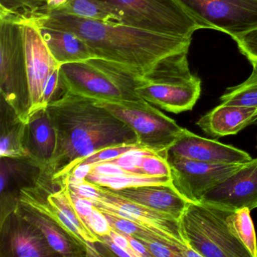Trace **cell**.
Returning a JSON list of instances; mask_svg holds the SVG:
<instances>
[{
	"label": "cell",
	"instance_id": "6da1fadb",
	"mask_svg": "<svg viewBox=\"0 0 257 257\" xmlns=\"http://www.w3.org/2000/svg\"><path fill=\"white\" fill-rule=\"evenodd\" d=\"M46 110L55 132L56 144L43 172L54 185L96 152L115 146L139 144L135 131L95 99L66 90L47 105Z\"/></svg>",
	"mask_w": 257,
	"mask_h": 257
},
{
	"label": "cell",
	"instance_id": "7a4b0ae2",
	"mask_svg": "<svg viewBox=\"0 0 257 257\" xmlns=\"http://www.w3.org/2000/svg\"><path fill=\"white\" fill-rule=\"evenodd\" d=\"M40 26L70 31L83 39L97 58L118 63L141 76L165 57L189 52L192 37L147 31L124 24L100 22L58 12L31 16Z\"/></svg>",
	"mask_w": 257,
	"mask_h": 257
},
{
	"label": "cell",
	"instance_id": "3957f363",
	"mask_svg": "<svg viewBox=\"0 0 257 257\" xmlns=\"http://www.w3.org/2000/svg\"><path fill=\"white\" fill-rule=\"evenodd\" d=\"M187 55L180 52L159 61L141 78L138 95L173 113L192 110L201 95V81L191 73Z\"/></svg>",
	"mask_w": 257,
	"mask_h": 257
},
{
	"label": "cell",
	"instance_id": "277c9868",
	"mask_svg": "<svg viewBox=\"0 0 257 257\" xmlns=\"http://www.w3.org/2000/svg\"><path fill=\"white\" fill-rule=\"evenodd\" d=\"M232 210L213 204L189 202L180 218L185 240L200 257H251L230 231Z\"/></svg>",
	"mask_w": 257,
	"mask_h": 257
},
{
	"label": "cell",
	"instance_id": "5b68a950",
	"mask_svg": "<svg viewBox=\"0 0 257 257\" xmlns=\"http://www.w3.org/2000/svg\"><path fill=\"white\" fill-rule=\"evenodd\" d=\"M23 19L22 14L0 11V94L27 121L30 96Z\"/></svg>",
	"mask_w": 257,
	"mask_h": 257
},
{
	"label": "cell",
	"instance_id": "8992f818",
	"mask_svg": "<svg viewBox=\"0 0 257 257\" xmlns=\"http://www.w3.org/2000/svg\"><path fill=\"white\" fill-rule=\"evenodd\" d=\"M96 101L130 126L143 148L166 159L171 147L187 130L144 99L136 101Z\"/></svg>",
	"mask_w": 257,
	"mask_h": 257
},
{
	"label": "cell",
	"instance_id": "52a82bcc",
	"mask_svg": "<svg viewBox=\"0 0 257 257\" xmlns=\"http://www.w3.org/2000/svg\"><path fill=\"white\" fill-rule=\"evenodd\" d=\"M124 14V25L178 37H192L204 26L177 0H105Z\"/></svg>",
	"mask_w": 257,
	"mask_h": 257
},
{
	"label": "cell",
	"instance_id": "ba28073f",
	"mask_svg": "<svg viewBox=\"0 0 257 257\" xmlns=\"http://www.w3.org/2000/svg\"><path fill=\"white\" fill-rule=\"evenodd\" d=\"M204 29H213L234 40L257 29V0H177Z\"/></svg>",
	"mask_w": 257,
	"mask_h": 257
},
{
	"label": "cell",
	"instance_id": "9c48e42d",
	"mask_svg": "<svg viewBox=\"0 0 257 257\" xmlns=\"http://www.w3.org/2000/svg\"><path fill=\"white\" fill-rule=\"evenodd\" d=\"M167 161L171 168L173 185L189 202L201 201L209 189L238 171L246 163H206L169 153Z\"/></svg>",
	"mask_w": 257,
	"mask_h": 257
},
{
	"label": "cell",
	"instance_id": "30bf717a",
	"mask_svg": "<svg viewBox=\"0 0 257 257\" xmlns=\"http://www.w3.org/2000/svg\"><path fill=\"white\" fill-rule=\"evenodd\" d=\"M64 88L73 94L104 101H136L141 97L121 88L104 70L88 60L60 66Z\"/></svg>",
	"mask_w": 257,
	"mask_h": 257
},
{
	"label": "cell",
	"instance_id": "8fae6325",
	"mask_svg": "<svg viewBox=\"0 0 257 257\" xmlns=\"http://www.w3.org/2000/svg\"><path fill=\"white\" fill-rule=\"evenodd\" d=\"M23 30L29 84V118L30 115L43 109L42 103L46 83L60 65L49 52L34 19L25 15Z\"/></svg>",
	"mask_w": 257,
	"mask_h": 257
},
{
	"label": "cell",
	"instance_id": "7c38bea8",
	"mask_svg": "<svg viewBox=\"0 0 257 257\" xmlns=\"http://www.w3.org/2000/svg\"><path fill=\"white\" fill-rule=\"evenodd\" d=\"M95 186L99 196L88 200L100 211L135 221L187 243L183 237L179 219L167 213L128 201L114 193L109 188L97 184Z\"/></svg>",
	"mask_w": 257,
	"mask_h": 257
},
{
	"label": "cell",
	"instance_id": "4fadbf2b",
	"mask_svg": "<svg viewBox=\"0 0 257 257\" xmlns=\"http://www.w3.org/2000/svg\"><path fill=\"white\" fill-rule=\"evenodd\" d=\"M0 232L1 257L60 256L40 228L17 212L0 224Z\"/></svg>",
	"mask_w": 257,
	"mask_h": 257
},
{
	"label": "cell",
	"instance_id": "5bb4252c",
	"mask_svg": "<svg viewBox=\"0 0 257 257\" xmlns=\"http://www.w3.org/2000/svg\"><path fill=\"white\" fill-rule=\"evenodd\" d=\"M201 202L228 210L257 207V159L246 162L243 167L216 186L201 198Z\"/></svg>",
	"mask_w": 257,
	"mask_h": 257
},
{
	"label": "cell",
	"instance_id": "9a60e30c",
	"mask_svg": "<svg viewBox=\"0 0 257 257\" xmlns=\"http://www.w3.org/2000/svg\"><path fill=\"white\" fill-rule=\"evenodd\" d=\"M43 169L30 158L1 157L0 224L19 208L21 191L37 186Z\"/></svg>",
	"mask_w": 257,
	"mask_h": 257
},
{
	"label": "cell",
	"instance_id": "2e32d148",
	"mask_svg": "<svg viewBox=\"0 0 257 257\" xmlns=\"http://www.w3.org/2000/svg\"><path fill=\"white\" fill-rule=\"evenodd\" d=\"M168 153L210 164L245 163L252 160L249 153L216 140L202 138L186 130Z\"/></svg>",
	"mask_w": 257,
	"mask_h": 257
},
{
	"label": "cell",
	"instance_id": "e0dca14e",
	"mask_svg": "<svg viewBox=\"0 0 257 257\" xmlns=\"http://www.w3.org/2000/svg\"><path fill=\"white\" fill-rule=\"evenodd\" d=\"M111 190L132 202L171 215L180 219L188 201L172 183L147 185Z\"/></svg>",
	"mask_w": 257,
	"mask_h": 257
},
{
	"label": "cell",
	"instance_id": "ac0fdd59",
	"mask_svg": "<svg viewBox=\"0 0 257 257\" xmlns=\"http://www.w3.org/2000/svg\"><path fill=\"white\" fill-rule=\"evenodd\" d=\"M257 121V107L220 103L196 122L204 134L215 138L237 135Z\"/></svg>",
	"mask_w": 257,
	"mask_h": 257
},
{
	"label": "cell",
	"instance_id": "d6986e66",
	"mask_svg": "<svg viewBox=\"0 0 257 257\" xmlns=\"http://www.w3.org/2000/svg\"><path fill=\"white\" fill-rule=\"evenodd\" d=\"M16 212L40 228L52 249L60 256H87L86 246L77 241L50 218L21 202Z\"/></svg>",
	"mask_w": 257,
	"mask_h": 257
},
{
	"label": "cell",
	"instance_id": "ffe728a7",
	"mask_svg": "<svg viewBox=\"0 0 257 257\" xmlns=\"http://www.w3.org/2000/svg\"><path fill=\"white\" fill-rule=\"evenodd\" d=\"M37 26L49 52L60 66L97 58L88 43L76 34L63 30Z\"/></svg>",
	"mask_w": 257,
	"mask_h": 257
},
{
	"label": "cell",
	"instance_id": "44dd1931",
	"mask_svg": "<svg viewBox=\"0 0 257 257\" xmlns=\"http://www.w3.org/2000/svg\"><path fill=\"white\" fill-rule=\"evenodd\" d=\"M56 135L46 108L30 115L27 121L26 147L29 157L42 169L53 156Z\"/></svg>",
	"mask_w": 257,
	"mask_h": 257
},
{
	"label": "cell",
	"instance_id": "7402d4cb",
	"mask_svg": "<svg viewBox=\"0 0 257 257\" xmlns=\"http://www.w3.org/2000/svg\"><path fill=\"white\" fill-rule=\"evenodd\" d=\"M0 156L30 158L26 147L27 121L1 97Z\"/></svg>",
	"mask_w": 257,
	"mask_h": 257
},
{
	"label": "cell",
	"instance_id": "603a6c76",
	"mask_svg": "<svg viewBox=\"0 0 257 257\" xmlns=\"http://www.w3.org/2000/svg\"><path fill=\"white\" fill-rule=\"evenodd\" d=\"M54 12L91 20L124 24L122 12L105 0H67L59 10Z\"/></svg>",
	"mask_w": 257,
	"mask_h": 257
},
{
	"label": "cell",
	"instance_id": "cb8c5ba5",
	"mask_svg": "<svg viewBox=\"0 0 257 257\" xmlns=\"http://www.w3.org/2000/svg\"><path fill=\"white\" fill-rule=\"evenodd\" d=\"M59 189L52 191L48 194V199L55 204L79 230L82 238L88 243L102 242L98 236L93 232L76 210L72 198L70 186L66 177H62L58 182Z\"/></svg>",
	"mask_w": 257,
	"mask_h": 257
},
{
	"label": "cell",
	"instance_id": "d4e9b609",
	"mask_svg": "<svg viewBox=\"0 0 257 257\" xmlns=\"http://www.w3.org/2000/svg\"><path fill=\"white\" fill-rule=\"evenodd\" d=\"M85 180L98 186H104L114 190L135 187V186H147V185L172 183L171 177H151V176L137 175V174L107 176L91 172L87 176Z\"/></svg>",
	"mask_w": 257,
	"mask_h": 257
},
{
	"label": "cell",
	"instance_id": "484cf974",
	"mask_svg": "<svg viewBox=\"0 0 257 257\" xmlns=\"http://www.w3.org/2000/svg\"><path fill=\"white\" fill-rule=\"evenodd\" d=\"M249 208L234 210L227 218L228 227L234 237L245 246L251 257H257V240Z\"/></svg>",
	"mask_w": 257,
	"mask_h": 257
},
{
	"label": "cell",
	"instance_id": "4316f807",
	"mask_svg": "<svg viewBox=\"0 0 257 257\" xmlns=\"http://www.w3.org/2000/svg\"><path fill=\"white\" fill-rule=\"evenodd\" d=\"M252 72L240 85L230 87L221 96V103L257 107V62L251 63Z\"/></svg>",
	"mask_w": 257,
	"mask_h": 257
},
{
	"label": "cell",
	"instance_id": "83f0119b",
	"mask_svg": "<svg viewBox=\"0 0 257 257\" xmlns=\"http://www.w3.org/2000/svg\"><path fill=\"white\" fill-rule=\"evenodd\" d=\"M47 0H0V11L31 16L40 13Z\"/></svg>",
	"mask_w": 257,
	"mask_h": 257
},
{
	"label": "cell",
	"instance_id": "f1b7e54d",
	"mask_svg": "<svg viewBox=\"0 0 257 257\" xmlns=\"http://www.w3.org/2000/svg\"><path fill=\"white\" fill-rule=\"evenodd\" d=\"M141 171L142 175L171 177V168L167 159L155 153L144 156Z\"/></svg>",
	"mask_w": 257,
	"mask_h": 257
},
{
	"label": "cell",
	"instance_id": "f546056e",
	"mask_svg": "<svg viewBox=\"0 0 257 257\" xmlns=\"http://www.w3.org/2000/svg\"><path fill=\"white\" fill-rule=\"evenodd\" d=\"M140 149L145 150L140 144H128V145H120L108 147V148L103 149V150L93 153L91 156L81 161L79 164L95 165V164L100 163V162H108V161L113 160V159L125 154L127 152L132 151V150H140ZM79 164H78V165H79Z\"/></svg>",
	"mask_w": 257,
	"mask_h": 257
},
{
	"label": "cell",
	"instance_id": "4dcf8cb0",
	"mask_svg": "<svg viewBox=\"0 0 257 257\" xmlns=\"http://www.w3.org/2000/svg\"><path fill=\"white\" fill-rule=\"evenodd\" d=\"M240 52L250 61L257 62V29L234 39Z\"/></svg>",
	"mask_w": 257,
	"mask_h": 257
},
{
	"label": "cell",
	"instance_id": "1f68e13d",
	"mask_svg": "<svg viewBox=\"0 0 257 257\" xmlns=\"http://www.w3.org/2000/svg\"><path fill=\"white\" fill-rule=\"evenodd\" d=\"M86 224L97 235L109 234L112 228L105 215L96 207H94L92 214L87 221Z\"/></svg>",
	"mask_w": 257,
	"mask_h": 257
},
{
	"label": "cell",
	"instance_id": "d6a6232c",
	"mask_svg": "<svg viewBox=\"0 0 257 257\" xmlns=\"http://www.w3.org/2000/svg\"><path fill=\"white\" fill-rule=\"evenodd\" d=\"M70 192H71V190H70ZM71 195L73 203L76 206V210L79 212V215L83 219L84 222L86 223L87 221L92 214L94 208V205L90 201V200L87 199V198H80V197L77 196L72 192Z\"/></svg>",
	"mask_w": 257,
	"mask_h": 257
},
{
	"label": "cell",
	"instance_id": "836d02e7",
	"mask_svg": "<svg viewBox=\"0 0 257 257\" xmlns=\"http://www.w3.org/2000/svg\"><path fill=\"white\" fill-rule=\"evenodd\" d=\"M109 235L110 236L112 240L116 243L118 246L122 248L124 250L127 251V252L131 254L132 257H139L138 254L135 252V251L132 249L130 243H129L128 240L126 238L124 234L120 233L119 231H117L115 228H111L110 232H109Z\"/></svg>",
	"mask_w": 257,
	"mask_h": 257
},
{
	"label": "cell",
	"instance_id": "e575fe53",
	"mask_svg": "<svg viewBox=\"0 0 257 257\" xmlns=\"http://www.w3.org/2000/svg\"><path fill=\"white\" fill-rule=\"evenodd\" d=\"M97 236H98L99 238L101 240V243L106 246V249H107L109 252H112L113 255H118V256L132 257V255H131L129 252H127V251L124 250L122 248L118 246V245L112 240V238H111L109 234Z\"/></svg>",
	"mask_w": 257,
	"mask_h": 257
},
{
	"label": "cell",
	"instance_id": "d590c367",
	"mask_svg": "<svg viewBox=\"0 0 257 257\" xmlns=\"http://www.w3.org/2000/svg\"><path fill=\"white\" fill-rule=\"evenodd\" d=\"M118 231V230H117ZM121 234H124L126 238L128 240L129 243H130L132 249L135 251L137 254H138L139 257H151L152 255L150 252H149L148 249L146 247L145 245L138 240V239L135 238L134 236L131 235V234H127V233L121 232Z\"/></svg>",
	"mask_w": 257,
	"mask_h": 257
},
{
	"label": "cell",
	"instance_id": "8d00e7d4",
	"mask_svg": "<svg viewBox=\"0 0 257 257\" xmlns=\"http://www.w3.org/2000/svg\"><path fill=\"white\" fill-rule=\"evenodd\" d=\"M92 168L93 165L91 164H79L76 165L67 176L76 180H85L87 176L91 173Z\"/></svg>",
	"mask_w": 257,
	"mask_h": 257
},
{
	"label": "cell",
	"instance_id": "74e56055",
	"mask_svg": "<svg viewBox=\"0 0 257 257\" xmlns=\"http://www.w3.org/2000/svg\"><path fill=\"white\" fill-rule=\"evenodd\" d=\"M255 124V126H257V121H255V123H254V124Z\"/></svg>",
	"mask_w": 257,
	"mask_h": 257
}]
</instances>
